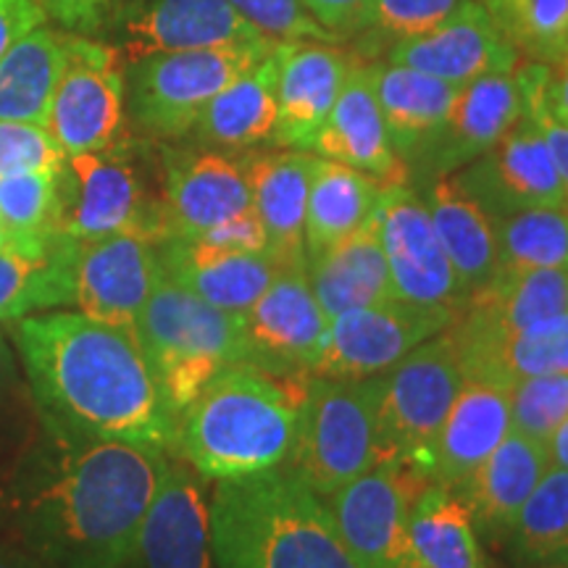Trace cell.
<instances>
[{"mask_svg": "<svg viewBox=\"0 0 568 568\" xmlns=\"http://www.w3.org/2000/svg\"><path fill=\"white\" fill-rule=\"evenodd\" d=\"M387 61L460 88L485 74H510L521 63V55L477 0H466L432 32L395 42Z\"/></svg>", "mask_w": 568, "mask_h": 568, "instance_id": "20", "label": "cell"}, {"mask_svg": "<svg viewBox=\"0 0 568 568\" xmlns=\"http://www.w3.org/2000/svg\"><path fill=\"white\" fill-rule=\"evenodd\" d=\"M119 232L163 237L161 205L142 190L140 174L122 145L67 155L59 169L55 234L84 243Z\"/></svg>", "mask_w": 568, "mask_h": 568, "instance_id": "9", "label": "cell"}, {"mask_svg": "<svg viewBox=\"0 0 568 568\" xmlns=\"http://www.w3.org/2000/svg\"><path fill=\"white\" fill-rule=\"evenodd\" d=\"M134 335L174 418L213 376L232 366H251L243 316L213 308L166 276L148 297Z\"/></svg>", "mask_w": 568, "mask_h": 568, "instance_id": "5", "label": "cell"}, {"mask_svg": "<svg viewBox=\"0 0 568 568\" xmlns=\"http://www.w3.org/2000/svg\"><path fill=\"white\" fill-rule=\"evenodd\" d=\"M0 568H51L45 560L27 550L24 545H0Z\"/></svg>", "mask_w": 568, "mask_h": 568, "instance_id": "52", "label": "cell"}, {"mask_svg": "<svg viewBox=\"0 0 568 568\" xmlns=\"http://www.w3.org/2000/svg\"><path fill=\"white\" fill-rule=\"evenodd\" d=\"M466 0H368L353 38H366L372 51L382 42H400L432 32Z\"/></svg>", "mask_w": 568, "mask_h": 568, "instance_id": "42", "label": "cell"}, {"mask_svg": "<svg viewBox=\"0 0 568 568\" xmlns=\"http://www.w3.org/2000/svg\"><path fill=\"white\" fill-rule=\"evenodd\" d=\"M209 245L230 247V251H245V253H268V237L261 219L255 216L253 209H247L237 216L226 219V222L211 226L209 232H203L201 237Z\"/></svg>", "mask_w": 568, "mask_h": 568, "instance_id": "47", "label": "cell"}, {"mask_svg": "<svg viewBox=\"0 0 568 568\" xmlns=\"http://www.w3.org/2000/svg\"><path fill=\"white\" fill-rule=\"evenodd\" d=\"M311 153L347 163L385 184L408 182L410 169L393 151L385 116L376 101L372 63L355 59Z\"/></svg>", "mask_w": 568, "mask_h": 568, "instance_id": "23", "label": "cell"}, {"mask_svg": "<svg viewBox=\"0 0 568 568\" xmlns=\"http://www.w3.org/2000/svg\"><path fill=\"white\" fill-rule=\"evenodd\" d=\"M424 203L432 213V222H435L453 272H456L460 290L468 301L481 287H487V282L497 272L493 219L481 211V205L474 197H468L458 187L453 174L432 180Z\"/></svg>", "mask_w": 568, "mask_h": 568, "instance_id": "32", "label": "cell"}, {"mask_svg": "<svg viewBox=\"0 0 568 568\" xmlns=\"http://www.w3.org/2000/svg\"><path fill=\"white\" fill-rule=\"evenodd\" d=\"M122 32L126 63L153 53L266 42L230 0H145L126 13Z\"/></svg>", "mask_w": 568, "mask_h": 568, "instance_id": "22", "label": "cell"}, {"mask_svg": "<svg viewBox=\"0 0 568 568\" xmlns=\"http://www.w3.org/2000/svg\"><path fill=\"white\" fill-rule=\"evenodd\" d=\"M385 374L364 379L305 376L290 471L329 497L379 460V403Z\"/></svg>", "mask_w": 568, "mask_h": 568, "instance_id": "6", "label": "cell"}, {"mask_svg": "<svg viewBox=\"0 0 568 568\" xmlns=\"http://www.w3.org/2000/svg\"><path fill=\"white\" fill-rule=\"evenodd\" d=\"M316 155L305 151L243 155L251 205L264 224L268 255L280 268H305V209Z\"/></svg>", "mask_w": 568, "mask_h": 568, "instance_id": "26", "label": "cell"}, {"mask_svg": "<svg viewBox=\"0 0 568 568\" xmlns=\"http://www.w3.org/2000/svg\"><path fill=\"white\" fill-rule=\"evenodd\" d=\"M161 276L159 243L142 232L71 247V305L95 322L134 329Z\"/></svg>", "mask_w": 568, "mask_h": 568, "instance_id": "12", "label": "cell"}, {"mask_svg": "<svg viewBox=\"0 0 568 568\" xmlns=\"http://www.w3.org/2000/svg\"><path fill=\"white\" fill-rule=\"evenodd\" d=\"M422 487L397 460L379 458L326 497V508L361 568H397L408 556V514Z\"/></svg>", "mask_w": 568, "mask_h": 568, "instance_id": "13", "label": "cell"}, {"mask_svg": "<svg viewBox=\"0 0 568 568\" xmlns=\"http://www.w3.org/2000/svg\"><path fill=\"white\" fill-rule=\"evenodd\" d=\"M385 187L372 174L316 155L305 209V258L364 230L379 209Z\"/></svg>", "mask_w": 568, "mask_h": 568, "instance_id": "31", "label": "cell"}, {"mask_svg": "<svg viewBox=\"0 0 568 568\" xmlns=\"http://www.w3.org/2000/svg\"><path fill=\"white\" fill-rule=\"evenodd\" d=\"M516 80H518V88H521V95H524V111H527L529 116L537 122L545 142H548L552 161H556L560 182H564L566 209H568V126L556 122V119H552L550 113L542 109V103H539L537 88H535V67H531V61H527L524 67L516 69Z\"/></svg>", "mask_w": 568, "mask_h": 568, "instance_id": "46", "label": "cell"}, {"mask_svg": "<svg viewBox=\"0 0 568 568\" xmlns=\"http://www.w3.org/2000/svg\"><path fill=\"white\" fill-rule=\"evenodd\" d=\"M59 169L0 176V224L19 243H45L55 237Z\"/></svg>", "mask_w": 568, "mask_h": 568, "instance_id": "40", "label": "cell"}, {"mask_svg": "<svg viewBox=\"0 0 568 568\" xmlns=\"http://www.w3.org/2000/svg\"><path fill=\"white\" fill-rule=\"evenodd\" d=\"M303 387L258 366H232L176 416L174 447L205 481L245 479L290 460Z\"/></svg>", "mask_w": 568, "mask_h": 568, "instance_id": "4", "label": "cell"}, {"mask_svg": "<svg viewBox=\"0 0 568 568\" xmlns=\"http://www.w3.org/2000/svg\"><path fill=\"white\" fill-rule=\"evenodd\" d=\"M524 113V95L516 71L510 74H485L479 80L460 84L456 101L426 140V145L410 161L416 172L432 180L456 174L485 155L497 140L514 126Z\"/></svg>", "mask_w": 568, "mask_h": 568, "instance_id": "18", "label": "cell"}, {"mask_svg": "<svg viewBox=\"0 0 568 568\" xmlns=\"http://www.w3.org/2000/svg\"><path fill=\"white\" fill-rule=\"evenodd\" d=\"M408 548L426 568H487L471 510L443 485H424L410 503Z\"/></svg>", "mask_w": 568, "mask_h": 568, "instance_id": "35", "label": "cell"}, {"mask_svg": "<svg viewBox=\"0 0 568 568\" xmlns=\"http://www.w3.org/2000/svg\"><path fill=\"white\" fill-rule=\"evenodd\" d=\"M9 335L45 432L172 453L176 418L134 329L59 308L9 322Z\"/></svg>", "mask_w": 568, "mask_h": 568, "instance_id": "1", "label": "cell"}, {"mask_svg": "<svg viewBox=\"0 0 568 568\" xmlns=\"http://www.w3.org/2000/svg\"><path fill=\"white\" fill-rule=\"evenodd\" d=\"M353 63L335 42H280L274 145L311 153Z\"/></svg>", "mask_w": 568, "mask_h": 568, "instance_id": "21", "label": "cell"}, {"mask_svg": "<svg viewBox=\"0 0 568 568\" xmlns=\"http://www.w3.org/2000/svg\"><path fill=\"white\" fill-rule=\"evenodd\" d=\"M548 453H550V464L552 466H560V468H566V471H568V418L558 426L556 435L550 437Z\"/></svg>", "mask_w": 568, "mask_h": 568, "instance_id": "53", "label": "cell"}, {"mask_svg": "<svg viewBox=\"0 0 568 568\" xmlns=\"http://www.w3.org/2000/svg\"><path fill=\"white\" fill-rule=\"evenodd\" d=\"M510 389L464 379L424 466V485L456 489L510 435Z\"/></svg>", "mask_w": 568, "mask_h": 568, "instance_id": "25", "label": "cell"}, {"mask_svg": "<svg viewBox=\"0 0 568 568\" xmlns=\"http://www.w3.org/2000/svg\"><path fill=\"white\" fill-rule=\"evenodd\" d=\"M71 247L74 240L55 234L0 253V322L71 305Z\"/></svg>", "mask_w": 568, "mask_h": 568, "instance_id": "34", "label": "cell"}, {"mask_svg": "<svg viewBox=\"0 0 568 568\" xmlns=\"http://www.w3.org/2000/svg\"><path fill=\"white\" fill-rule=\"evenodd\" d=\"M516 556L527 564L568 558V471L550 466L510 524Z\"/></svg>", "mask_w": 568, "mask_h": 568, "instance_id": "38", "label": "cell"}, {"mask_svg": "<svg viewBox=\"0 0 568 568\" xmlns=\"http://www.w3.org/2000/svg\"><path fill=\"white\" fill-rule=\"evenodd\" d=\"M305 276L326 318L395 297L393 276L379 243L376 213L364 230L305 258Z\"/></svg>", "mask_w": 568, "mask_h": 568, "instance_id": "27", "label": "cell"}, {"mask_svg": "<svg viewBox=\"0 0 568 568\" xmlns=\"http://www.w3.org/2000/svg\"><path fill=\"white\" fill-rule=\"evenodd\" d=\"M376 230L385 251L395 297L424 305H458L466 297L424 197L408 182L387 184L376 209Z\"/></svg>", "mask_w": 568, "mask_h": 568, "instance_id": "14", "label": "cell"}, {"mask_svg": "<svg viewBox=\"0 0 568 568\" xmlns=\"http://www.w3.org/2000/svg\"><path fill=\"white\" fill-rule=\"evenodd\" d=\"M566 560H568V558H566Z\"/></svg>", "mask_w": 568, "mask_h": 568, "instance_id": "57", "label": "cell"}, {"mask_svg": "<svg viewBox=\"0 0 568 568\" xmlns=\"http://www.w3.org/2000/svg\"><path fill=\"white\" fill-rule=\"evenodd\" d=\"M276 42L195 48L130 61L124 84L134 124L153 138L176 140L195 130L213 98L251 71Z\"/></svg>", "mask_w": 568, "mask_h": 568, "instance_id": "7", "label": "cell"}, {"mask_svg": "<svg viewBox=\"0 0 568 568\" xmlns=\"http://www.w3.org/2000/svg\"><path fill=\"white\" fill-rule=\"evenodd\" d=\"M497 337L529 329L568 311V268H497L487 287L464 303Z\"/></svg>", "mask_w": 568, "mask_h": 568, "instance_id": "33", "label": "cell"}, {"mask_svg": "<svg viewBox=\"0 0 568 568\" xmlns=\"http://www.w3.org/2000/svg\"><path fill=\"white\" fill-rule=\"evenodd\" d=\"M372 82L393 151L408 166L443 124L460 88L389 61L372 63Z\"/></svg>", "mask_w": 568, "mask_h": 568, "instance_id": "30", "label": "cell"}, {"mask_svg": "<svg viewBox=\"0 0 568 568\" xmlns=\"http://www.w3.org/2000/svg\"><path fill=\"white\" fill-rule=\"evenodd\" d=\"M209 518L216 568H361L322 497L290 468L216 481Z\"/></svg>", "mask_w": 568, "mask_h": 568, "instance_id": "3", "label": "cell"}, {"mask_svg": "<svg viewBox=\"0 0 568 568\" xmlns=\"http://www.w3.org/2000/svg\"><path fill=\"white\" fill-rule=\"evenodd\" d=\"M535 88L542 109L568 126V48L552 63H535Z\"/></svg>", "mask_w": 568, "mask_h": 568, "instance_id": "48", "label": "cell"}, {"mask_svg": "<svg viewBox=\"0 0 568 568\" xmlns=\"http://www.w3.org/2000/svg\"><path fill=\"white\" fill-rule=\"evenodd\" d=\"M464 385L450 326L385 372L379 403V458L397 460L422 481L426 458Z\"/></svg>", "mask_w": 568, "mask_h": 568, "instance_id": "8", "label": "cell"}, {"mask_svg": "<svg viewBox=\"0 0 568 568\" xmlns=\"http://www.w3.org/2000/svg\"><path fill=\"white\" fill-rule=\"evenodd\" d=\"M13 506L21 545L51 568H124L172 460L148 445L53 435Z\"/></svg>", "mask_w": 568, "mask_h": 568, "instance_id": "2", "label": "cell"}, {"mask_svg": "<svg viewBox=\"0 0 568 568\" xmlns=\"http://www.w3.org/2000/svg\"><path fill=\"white\" fill-rule=\"evenodd\" d=\"M13 245H27V243H19V240L13 237V234L6 230L3 224H0V253L9 251V247H13Z\"/></svg>", "mask_w": 568, "mask_h": 568, "instance_id": "55", "label": "cell"}, {"mask_svg": "<svg viewBox=\"0 0 568 568\" xmlns=\"http://www.w3.org/2000/svg\"><path fill=\"white\" fill-rule=\"evenodd\" d=\"M159 205L161 240L201 237L211 226L253 209L243 159L209 145L166 148Z\"/></svg>", "mask_w": 568, "mask_h": 568, "instance_id": "16", "label": "cell"}, {"mask_svg": "<svg viewBox=\"0 0 568 568\" xmlns=\"http://www.w3.org/2000/svg\"><path fill=\"white\" fill-rule=\"evenodd\" d=\"M67 155L45 126L27 122H0V176L59 169Z\"/></svg>", "mask_w": 568, "mask_h": 568, "instance_id": "45", "label": "cell"}, {"mask_svg": "<svg viewBox=\"0 0 568 568\" xmlns=\"http://www.w3.org/2000/svg\"><path fill=\"white\" fill-rule=\"evenodd\" d=\"M453 180L489 219L542 205H566L556 161L527 111L485 155L453 174Z\"/></svg>", "mask_w": 568, "mask_h": 568, "instance_id": "15", "label": "cell"}, {"mask_svg": "<svg viewBox=\"0 0 568 568\" xmlns=\"http://www.w3.org/2000/svg\"><path fill=\"white\" fill-rule=\"evenodd\" d=\"M11 376H13V355H11V345H9V337L3 335V329H0V387L9 385Z\"/></svg>", "mask_w": 568, "mask_h": 568, "instance_id": "54", "label": "cell"}, {"mask_svg": "<svg viewBox=\"0 0 568 568\" xmlns=\"http://www.w3.org/2000/svg\"><path fill=\"white\" fill-rule=\"evenodd\" d=\"M518 55L552 63L568 48V0H477Z\"/></svg>", "mask_w": 568, "mask_h": 568, "instance_id": "39", "label": "cell"}, {"mask_svg": "<svg viewBox=\"0 0 568 568\" xmlns=\"http://www.w3.org/2000/svg\"><path fill=\"white\" fill-rule=\"evenodd\" d=\"M63 67V38L38 27L0 59V122L45 126Z\"/></svg>", "mask_w": 568, "mask_h": 568, "instance_id": "36", "label": "cell"}, {"mask_svg": "<svg viewBox=\"0 0 568 568\" xmlns=\"http://www.w3.org/2000/svg\"><path fill=\"white\" fill-rule=\"evenodd\" d=\"M203 477L169 464L124 568H216Z\"/></svg>", "mask_w": 568, "mask_h": 568, "instance_id": "19", "label": "cell"}, {"mask_svg": "<svg viewBox=\"0 0 568 568\" xmlns=\"http://www.w3.org/2000/svg\"><path fill=\"white\" fill-rule=\"evenodd\" d=\"M460 314L458 305H424L400 297L335 316L314 376L364 379L385 374L410 351L437 337Z\"/></svg>", "mask_w": 568, "mask_h": 568, "instance_id": "10", "label": "cell"}, {"mask_svg": "<svg viewBox=\"0 0 568 568\" xmlns=\"http://www.w3.org/2000/svg\"><path fill=\"white\" fill-rule=\"evenodd\" d=\"M42 21L45 13L34 0H0V59Z\"/></svg>", "mask_w": 568, "mask_h": 568, "instance_id": "50", "label": "cell"}, {"mask_svg": "<svg viewBox=\"0 0 568 568\" xmlns=\"http://www.w3.org/2000/svg\"><path fill=\"white\" fill-rule=\"evenodd\" d=\"M45 19L59 21L63 30L92 32L101 24L109 0H34Z\"/></svg>", "mask_w": 568, "mask_h": 568, "instance_id": "49", "label": "cell"}, {"mask_svg": "<svg viewBox=\"0 0 568 568\" xmlns=\"http://www.w3.org/2000/svg\"><path fill=\"white\" fill-rule=\"evenodd\" d=\"M397 568H426V566L422 564V560L414 558V552H408V556L400 560V566H397Z\"/></svg>", "mask_w": 568, "mask_h": 568, "instance_id": "56", "label": "cell"}, {"mask_svg": "<svg viewBox=\"0 0 568 568\" xmlns=\"http://www.w3.org/2000/svg\"><path fill=\"white\" fill-rule=\"evenodd\" d=\"M366 3L368 0H303L318 24L337 38H353Z\"/></svg>", "mask_w": 568, "mask_h": 568, "instance_id": "51", "label": "cell"}, {"mask_svg": "<svg viewBox=\"0 0 568 568\" xmlns=\"http://www.w3.org/2000/svg\"><path fill=\"white\" fill-rule=\"evenodd\" d=\"M124 69L101 42L63 38V67L55 82L45 132L63 155L119 145L124 126Z\"/></svg>", "mask_w": 568, "mask_h": 568, "instance_id": "11", "label": "cell"}, {"mask_svg": "<svg viewBox=\"0 0 568 568\" xmlns=\"http://www.w3.org/2000/svg\"><path fill=\"white\" fill-rule=\"evenodd\" d=\"M568 418V372L537 374L510 387V426L518 435L548 445Z\"/></svg>", "mask_w": 568, "mask_h": 568, "instance_id": "43", "label": "cell"}, {"mask_svg": "<svg viewBox=\"0 0 568 568\" xmlns=\"http://www.w3.org/2000/svg\"><path fill=\"white\" fill-rule=\"evenodd\" d=\"M550 466L548 445L510 429V435L481 460L464 485L456 487V493L471 510L474 524L508 531Z\"/></svg>", "mask_w": 568, "mask_h": 568, "instance_id": "28", "label": "cell"}, {"mask_svg": "<svg viewBox=\"0 0 568 568\" xmlns=\"http://www.w3.org/2000/svg\"><path fill=\"white\" fill-rule=\"evenodd\" d=\"M251 366L274 376H311L322 358L329 318L305 268H280L266 293L243 316Z\"/></svg>", "mask_w": 568, "mask_h": 568, "instance_id": "17", "label": "cell"}, {"mask_svg": "<svg viewBox=\"0 0 568 568\" xmlns=\"http://www.w3.org/2000/svg\"><path fill=\"white\" fill-rule=\"evenodd\" d=\"M159 261L166 280L211 303L213 308L237 316H245L280 274V266L268 253L230 251L184 237L161 240Z\"/></svg>", "mask_w": 568, "mask_h": 568, "instance_id": "24", "label": "cell"}, {"mask_svg": "<svg viewBox=\"0 0 568 568\" xmlns=\"http://www.w3.org/2000/svg\"><path fill=\"white\" fill-rule=\"evenodd\" d=\"M266 40L280 42H339L324 30L303 0H230Z\"/></svg>", "mask_w": 568, "mask_h": 568, "instance_id": "44", "label": "cell"}, {"mask_svg": "<svg viewBox=\"0 0 568 568\" xmlns=\"http://www.w3.org/2000/svg\"><path fill=\"white\" fill-rule=\"evenodd\" d=\"M497 268H568V209L542 205L493 219Z\"/></svg>", "mask_w": 568, "mask_h": 568, "instance_id": "37", "label": "cell"}, {"mask_svg": "<svg viewBox=\"0 0 568 568\" xmlns=\"http://www.w3.org/2000/svg\"><path fill=\"white\" fill-rule=\"evenodd\" d=\"M280 45L205 105L195 138L216 151H247L272 142L276 130Z\"/></svg>", "mask_w": 568, "mask_h": 568, "instance_id": "29", "label": "cell"}, {"mask_svg": "<svg viewBox=\"0 0 568 568\" xmlns=\"http://www.w3.org/2000/svg\"><path fill=\"white\" fill-rule=\"evenodd\" d=\"M568 372V311L518 332L495 355L493 382L510 389L518 379Z\"/></svg>", "mask_w": 568, "mask_h": 568, "instance_id": "41", "label": "cell"}]
</instances>
